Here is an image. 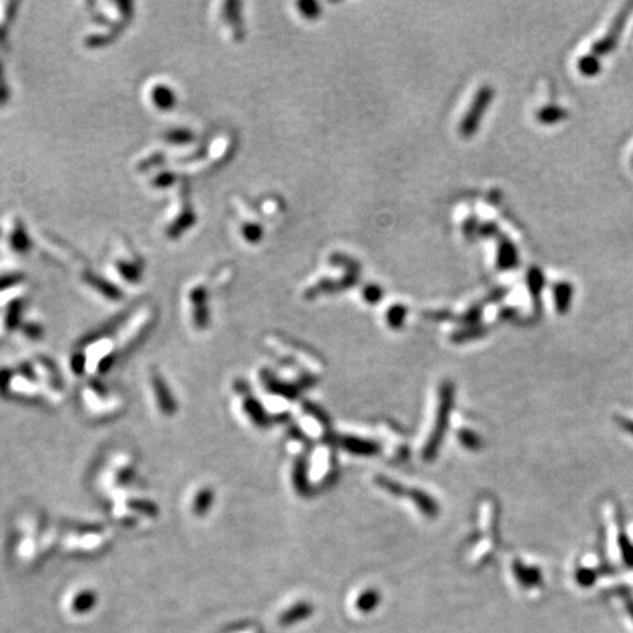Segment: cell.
Listing matches in <instances>:
<instances>
[{
    "mask_svg": "<svg viewBox=\"0 0 633 633\" xmlns=\"http://www.w3.org/2000/svg\"><path fill=\"white\" fill-rule=\"evenodd\" d=\"M192 225L194 213L189 203V195L185 185H182L181 188H176L174 200L170 204L162 223V232L163 236L169 237V239H177L182 232L189 229Z\"/></svg>",
    "mask_w": 633,
    "mask_h": 633,
    "instance_id": "cell-1",
    "label": "cell"
},
{
    "mask_svg": "<svg viewBox=\"0 0 633 633\" xmlns=\"http://www.w3.org/2000/svg\"><path fill=\"white\" fill-rule=\"evenodd\" d=\"M107 270L114 271L126 283H136L143 273V260L128 242H119L113 247Z\"/></svg>",
    "mask_w": 633,
    "mask_h": 633,
    "instance_id": "cell-2",
    "label": "cell"
},
{
    "mask_svg": "<svg viewBox=\"0 0 633 633\" xmlns=\"http://www.w3.org/2000/svg\"><path fill=\"white\" fill-rule=\"evenodd\" d=\"M144 102L154 112H169L174 107L176 94L165 79H151L144 87Z\"/></svg>",
    "mask_w": 633,
    "mask_h": 633,
    "instance_id": "cell-3",
    "label": "cell"
},
{
    "mask_svg": "<svg viewBox=\"0 0 633 633\" xmlns=\"http://www.w3.org/2000/svg\"><path fill=\"white\" fill-rule=\"evenodd\" d=\"M5 248L12 255H21L30 249V239L24 229V223L16 215L9 217L5 227Z\"/></svg>",
    "mask_w": 633,
    "mask_h": 633,
    "instance_id": "cell-4",
    "label": "cell"
},
{
    "mask_svg": "<svg viewBox=\"0 0 633 633\" xmlns=\"http://www.w3.org/2000/svg\"><path fill=\"white\" fill-rule=\"evenodd\" d=\"M95 605V596L93 592H83L75 598L73 601V611L84 615V613L90 611Z\"/></svg>",
    "mask_w": 633,
    "mask_h": 633,
    "instance_id": "cell-5",
    "label": "cell"
},
{
    "mask_svg": "<svg viewBox=\"0 0 633 633\" xmlns=\"http://www.w3.org/2000/svg\"><path fill=\"white\" fill-rule=\"evenodd\" d=\"M581 69L584 73L586 75H592L596 73L600 69L598 62L593 57H584V61L581 62Z\"/></svg>",
    "mask_w": 633,
    "mask_h": 633,
    "instance_id": "cell-6",
    "label": "cell"
}]
</instances>
